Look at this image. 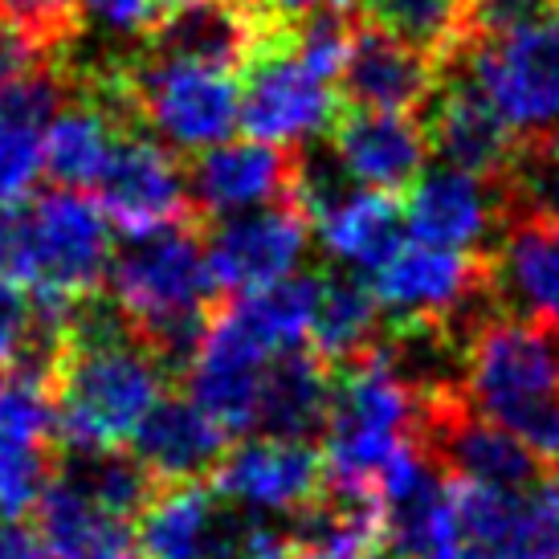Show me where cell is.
Wrapping results in <instances>:
<instances>
[{
    "instance_id": "6da1fadb",
    "label": "cell",
    "mask_w": 559,
    "mask_h": 559,
    "mask_svg": "<svg viewBox=\"0 0 559 559\" xmlns=\"http://www.w3.org/2000/svg\"><path fill=\"white\" fill-rule=\"evenodd\" d=\"M164 364L131 326L115 298L91 295L74 302L66 352L53 372V413L66 453L119 450L164 401Z\"/></svg>"
},
{
    "instance_id": "7a4b0ae2",
    "label": "cell",
    "mask_w": 559,
    "mask_h": 559,
    "mask_svg": "<svg viewBox=\"0 0 559 559\" xmlns=\"http://www.w3.org/2000/svg\"><path fill=\"white\" fill-rule=\"evenodd\" d=\"M110 298L131 326L168 364H188L213 319V265L209 241L176 221L152 234L127 237L110 262Z\"/></svg>"
},
{
    "instance_id": "3957f363",
    "label": "cell",
    "mask_w": 559,
    "mask_h": 559,
    "mask_svg": "<svg viewBox=\"0 0 559 559\" xmlns=\"http://www.w3.org/2000/svg\"><path fill=\"white\" fill-rule=\"evenodd\" d=\"M466 401L559 466V335L519 314H486L469 335Z\"/></svg>"
},
{
    "instance_id": "277c9868",
    "label": "cell",
    "mask_w": 559,
    "mask_h": 559,
    "mask_svg": "<svg viewBox=\"0 0 559 559\" xmlns=\"http://www.w3.org/2000/svg\"><path fill=\"white\" fill-rule=\"evenodd\" d=\"M103 204L79 188H53L16 204L0 234V270L33 295L82 302L110 278L115 241Z\"/></svg>"
},
{
    "instance_id": "5b68a950",
    "label": "cell",
    "mask_w": 559,
    "mask_h": 559,
    "mask_svg": "<svg viewBox=\"0 0 559 559\" xmlns=\"http://www.w3.org/2000/svg\"><path fill=\"white\" fill-rule=\"evenodd\" d=\"M131 115L180 152H209L241 127V82L234 70L147 53L131 66Z\"/></svg>"
},
{
    "instance_id": "8992f818",
    "label": "cell",
    "mask_w": 559,
    "mask_h": 559,
    "mask_svg": "<svg viewBox=\"0 0 559 559\" xmlns=\"http://www.w3.org/2000/svg\"><path fill=\"white\" fill-rule=\"evenodd\" d=\"M441 66L478 82L519 140H539L559 127V13L498 41L457 46Z\"/></svg>"
},
{
    "instance_id": "52a82bcc",
    "label": "cell",
    "mask_w": 559,
    "mask_h": 559,
    "mask_svg": "<svg viewBox=\"0 0 559 559\" xmlns=\"http://www.w3.org/2000/svg\"><path fill=\"white\" fill-rule=\"evenodd\" d=\"M372 290L392 323H466L478 326L498 311L490 258L413 241L372 274Z\"/></svg>"
},
{
    "instance_id": "ba28073f",
    "label": "cell",
    "mask_w": 559,
    "mask_h": 559,
    "mask_svg": "<svg viewBox=\"0 0 559 559\" xmlns=\"http://www.w3.org/2000/svg\"><path fill=\"white\" fill-rule=\"evenodd\" d=\"M340 123V94L290 46L286 25H270L241 82V127L265 143H314Z\"/></svg>"
},
{
    "instance_id": "9c48e42d",
    "label": "cell",
    "mask_w": 559,
    "mask_h": 559,
    "mask_svg": "<svg viewBox=\"0 0 559 559\" xmlns=\"http://www.w3.org/2000/svg\"><path fill=\"white\" fill-rule=\"evenodd\" d=\"M274 359L278 356L237 319L234 307H221L213 311L197 352L185 364L188 396L229 433L258 429L265 376Z\"/></svg>"
},
{
    "instance_id": "30bf717a",
    "label": "cell",
    "mask_w": 559,
    "mask_h": 559,
    "mask_svg": "<svg viewBox=\"0 0 559 559\" xmlns=\"http://www.w3.org/2000/svg\"><path fill=\"white\" fill-rule=\"evenodd\" d=\"M404 221L408 234L425 246L478 253L490 241H502L511 225V204L502 180L441 164L425 168L417 185L408 188Z\"/></svg>"
},
{
    "instance_id": "8fae6325",
    "label": "cell",
    "mask_w": 559,
    "mask_h": 559,
    "mask_svg": "<svg viewBox=\"0 0 559 559\" xmlns=\"http://www.w3.org/2000/svg\"><path fill=\"white\" fill-rule=\"evenodd\" d=\"M307 221L311 213L295 197L221 221L217 234L209 237V265H213L217 290L234 298L253 295L298 274V262L311 246Z\"/></svg>"
},
{
    "instance_id": "7c38bea8",
    "label": "cell",
    "mask_w": 559,
    "mask_h": 559,
    "mask_svg": "<svg viewBox=\"0 0 559 559\" xmlns=\"http://www.w3.org/2000/svg\"><path fill=\"white\" fill-rule=\"evenodd\" d=\"M326 462L311 441L258 433L225 453L213 474V490L246 514H282L311 507L323 495Z\"/></svg>"
},
{
    "instance_id": "4fadbf2b",
    "label": "cell",
    "mask_w": 559,
    "mask_h": 559,
    "mask_svg": "<svg viewBox=\"0 0 559 559\" xmlns=\"http://www.w3.org/2000/svg\"><path fill=\"white\" fill-rule=\"evenodd\" d=\"M188 201V171L176 164L168 143L135 131V123L127 127L98 180V204L107 209L115 229L135 237L176 225L185 221Z\"/></svg>"
},
{
    "instance_id": "5bb4252c",
    "label": "cell",
    "mask_w": 559,
    "mask_h": 559,
    "mask_svg": "<svg viewBox=\"0 0 559 559\" xmlns=\"http://www.w3.org/2000/svg\"><path fill=\"white\" fill-rule=\"evenodd\" d=\"M429 143L441 164L478 171V176H507L523 140L514 135L495 103L478 91V82L462 74L457 66H441L433 98H429Z\"/></svg>"
},
{
    "instance_id": "9a60e30c",
    "label": "cell",
    "mask_w": 559,
    "mask_h": 559,
    "mask_svg": "<svg viewBox=\"0 0 559 559\" xmlns=\"http://www.w3.org/2000/svg\"><path fill=\"white\" fill-rule=\"evenodd\" d=\"M192 204L209 217H241L265 204L295 197V159L278 152V143L265 140H225L209 152H197L188 168Z\"/></svg>"
},
{
    "instance_id": "2e32d148",
    "label": "cell",
    "mask_w": 559,
    "mask_h": 559,
    "mask_svg": "<svg viewBox=\"0 0 559 559\" xmlns=\"http://www.w3.org/2000/svg\"><path fill=\"white\" fill-rule=\"evenodd\" d=\"M437 82H441V62L433 53L417 49L396 33L359 21L356 41L347 49L340 86L347 103L368 110H404L417 115L429 107Z\"/></svg>"
},
{
    "instance_id": "e0dca14e",
    "label": "cell",
    "mask_w": 559,
    "mask_h": 559,
    "mask_svg": "<svg viewBox=\"0 0 559 559\" xmlns=\"http://www.w3.org/2000/svg\"><path fill=\"white\" fill-rule=\"evenodd\" d=\"M335 156L359 188L396 192L413 188L429 159V131L404 110H368L356 107L335 123Z\"/></svg>"
},
{
    "instance_id": "ac0fdd59",
    "label": "cell",
    "mask_w": 559,
    "mask_h": 559,
    "mask_svg": "<svg viewBox=\"0 0 559 559\" xmlns=\"http://www.w3.org/2000/svg\"><path fill=\"white\" fill-rule=\"evenodd\" d=\"M490 286L502 314L559 331V221H511L490 253Z\"/></svg>"
},
{
    "instance_id": "d6986e66",
    "label": "cell",
    "mask_w": 559,
    "mask_h": 559,
    "mask_svg": "<svg viewBox=\"0 0 559 559\" xmlns=\"http://www.w3.org/2000/svg\"><path fill=\"white\" fill-rule=\"evenodd\" d=\"M270 25L274 21H265L253 0H201L164 16L147 41V53L237 70L262 49Z\"/></svg>"
},
{
    "instance_id": "ffe728a7",
    "label": "cell",
    "mask_w": 559,
    "mask_h": 559,
    "mask_svg": "<svg viewBox=\"0 0 559 559\" xmlns=\"http://www.w3.org/2000/svg\"><path fill=\"white\" fill-rule=\"evenodd\" d=\"M135 457L164 486L213 478L225 462L229 429L204 413L192 396H164L135 433Z\"/></svg>"
},
{
    "instance_id": "44dd1931",
    "label": "cell",
    "mask_w": 559,
    "mask_h": 559,
    "mask_svg": "<svg viewBox=\"0 0 559 559\" xmlns=\"http://www.w3.org/2000/svg\"><path fill=\"white\" fill-rule=\"evenodd\" d=\"M319 241L326 258L340 262L347 274H376L404 249V204L392 201V192L376 188H347L340 201H331L314 217Z\"/></svg>"
},
{
    "instance_id": "7402d4cb",
    "label": "cell",
    "mask_w": 559,
    "mask_h": 559,
    "mask_svg": "<svg viewBox=\"0 0 559 559\" xmlns=\"http://www.w3.org/2000/svg\"><path fill=\"white\" fill-rule=\"evenodd\" d=\"M135 123L127 110L94 91H82L70 107L53 115L46 127V171L58 188H98L107 171L115 143Z\"/></svg>"
},
{
    "instance_id": "603a6c76",
    "label": "cell",
    "mask_w": 559,
    "mask_h": 559,
    "mask_svg": "<svg viewBox=\"0 0 559 559\" xmlns=\"http://www.w3.org/2000/svg\"><path fill=\"white\" fill-rule=\"evenodd\" d=\"M33 519V531L46 544L49 559H135L140 551V535L131 523L107 514L62 474L49 481Z\"/></svg>"
},
{
    "instance_id": "cb8c5ba5",
    "label": "cell",
    "mask_w": 559,
    "mask_h": 559,
    "mask_svg": "<svg viewBox=\"0 0 559 559\" xmlns=\"http://www.w3.org/2000/svg\"><path fill=\"white\" fill-rule=\"evenodd\" d=\"M331 392H335V372L326 359L307 356V352H286L270 364V376H265L258 433L295 437V441H311L314 433H326Z\"/></svg>"
},
{
    "instance_id": "d4e9b609",
    "label": "cell",
    "mask_w": 559,
    "mask_h": 559,
    "mask_svg": "<svg viewBox=\"0 0 559 559\" xmlns=\"http://www.w3.org/2000/svg\"><path fill=\"white\" fill-rule=\"evenodd\" d=\"M217 498V490L201 481L164 486L140 514V551L147 559H204L225 523Z\"/></svg>"
},
{
    "instance_id": "484cf974",
    "label": "cell",
    "mask_w": 559,
    "mask_h": 559,
    "mask_svg": "<svg viewBox=\"0 0 559 559\" xmlns=\"http://www.w3.org/2000/svg\"><path fill=\"white\" fill-rule=\"evenodd\" d=\"M380 314H384V307L368 282H359L356 274H326L311 326L314 356L326 359L331 368H343L352 359L368 356L384 340Z\"/></svg>"
},
{
    "instance_id": "4316f807",
    "label": "cell",
    "mask_w": 559,
    "mask_h": 559,
    "mask_svg": "<svg viewBox=\"0 0 559 559\" xmlns=\"http://www.w3.org/2000/svg\"><path fill=\"white\" fill-rule=\"evenodd\" d=\"M319 295H323V278L290 274L265 290L237 295L229 307L274 356H286V352H302V343H311Z\"/></svg>"
},
{
    "instance_id": "83f0119b",
    "label": "cell",
    "mask_w": 559,
    "mask_h": 559,
    "mask_svg": "<svg viewBox=\"0 0 559 559\" xmlns=\"http://www.w3.org/2000/svg\"><path fill=\"white\" fill-rule=\"evenodd\" d=\"M62 478L70 486H79L82 495L98 502L107 514L115 519H140L152 498L159 495V481L152 478V469L143 466L135 453L123 450H86V453H70L62 462Z\"/></svg>"
},
{
    "instance_id": "f1b7e54d",
    "label": "cell",
    "mask_w": 559,
    "mask_h": 559,
    "mask_svg": "<svg viewBox=\"0 0 559 559\" xmlns=\"http://www.w3.org/2000/svg\"><path fill=\"white\" fill-rule=\"evenodd\" d=\"M49 437H58L53 384L33 372H0V457L46 450Z\"/></svg>"
},
{
    "instance_id": "f546056e",
    "label": "cell",
    "mask_w": 559,
    "mask_h": 559,
    "mask_svg": "<svg viewBox=\"0 0 559 559\" xmlns=\"http://www.w3.org/2000/svg\"><path fill=\"white\" fill-rule=\"evenodd\" d=\"M46 171V131L0 115V204L29 201L37 176Z\"/></svg>"
},
{
    "instance_id": "4dcf8cb0",
    "label": "cell",
    "mask_w": 559,
    "mask_h": 559,
    "mask_svg": "<svg viewBox=\"0 0 559 559\" xmlns=\"http://www.w3.org/2000/svg\"><path fill=\"white\" fill-rule=\"evenodd\" d=\"M559 13V0H466L462 4V41L457 46H474V41H498L507 33H519Z\"/></svg>"
},
{
    "instance_id": "1f68e13d",
    "label": "cell",
    "mask_w": 559,
    "mask_h": 559,
    "mask_svg": "<svg viewBox=\"0 0 559 559\" xmlns=\"http://www.w3.org/2000/svg\"><path fill=\"white\" fill-rule=\"evenodd\" d=\"M164 4L159 0H79V29L94 33V37H115V41H135L159 29L164 21Z\"/></svg>"
},
{
    "instance_id": "d6a6232c",
    "label": "cell",
    "mask_w": 559,
    "mask_h": 559,
    "mask_svg": "<svg viewBox=\"0 0 559 559\" xmlns=\"http://www.w3.org/2000/svg\"><path fill=\"white\" fill-rule=\"evenodd\" d=\"M286 551V531L262 523V514H225L217 539L204 559H282Z\"/></svg>"
},
{
    "instance_id": "836d02e7",
    "label": "cell",
    "mask_w": 559,
    "mask_h": 559,
    "mask_svg": "<svg viewBox=\"0 0 559 559\" xmlns=\"http://www.w3.org/2000/svg\"><path fill=\"white\" fill-rule=\"evenodd\" d=\"M4 13L37 33L53 53L79 33V0H4Z\"/></svg>"
},
{
    "instance_id": "e575fe53",
    "label": "cell",
    "mask_w": 559,
    "mask_h": 559,
    "mask_svg": "<svg viewBox=\"0 0 559 559\" xmlns=\"http://www.w3.org/2000/svg\"><path fill=\"white\" fill-rule=\"evenodd\" d=\"M49 62H58V53L37 33L25 29L13 16H0V91Z\"/></svg>"
},
{
    "instance_id": "d590c367",
    "label": "cell",
    "mask_w": 559,
    "mask_h": 559,
    "mask_svg": "<svg viewBox=\"0 0 559 559\" xmlns=\"http://www.w3.org/2000/svg\"><path fill=\"white\" fill-rule=\"evenodd\" d=\"M258 13L274 25H295L302 16H314L323 9H335V4H352V0H253Z\"/></svg>"
},
{
    "instance_id": "8d00e7d4",
    "label": "cell",
    "mask_w": 559,
    "mask_h": 559,
    "mask_svg": "<svg viewBox=\"0 0 559 559\" xmlns=\"http://www.w3.org/2000/svg\"><path fill=\"white\" fill-rule=\"evenodd\" d=\"M0 559H49V551L37 539V531L9 523V527H0Z\"/></svg>"
},
{
    "instance_id": "74e56055",
    "label": "cell",
    "mask_w": 559,
    "mask_h": 559,
    "mask_svg": "<svg viewBox=\"0 0 559 559\" xmlns=\"http://www.w3.org/2000/svg\"><path fill=\"white\" fill-rule=\"evenodd\" d=\"M168 13H176V9H188V4H201V0H159Z\"/></svg>"
},
{
    "instance_id": "f35d334b",
    "label": "cell",
    "mask_w": 559,
    "mask_h": 559,
    "mask_svg": "<svg viewBox=\"0 0 559 559\" xmlns=\"http://www.w3.org/2000/svg\"><path fill=\"white\" fill-rule=\"evenodd\" d=\"M9 213H13V209H9V204H0V234H4V221H9Z\"/></svg>"
},
{
    "instance_id": "ab89813d",
    "label": "cell",
    "mask_w": 559,
    "mask_h": 559,
    "mask_svg": "<svg viewBox=\"0 0 559 559\" xmlns=\"http://www.w3.org/2000/svg\"><path fill=\"white\" fill-rule=\"evenodd\" d=\"M551 143H556V147H559V127H556V131H551Z\"/></svg>"
},
{
    "instance_id": "60d3db41",
    "label": "cell",
    "mask_w": 559,
    "mask_h": 559,
    "mask_svg": "<svg viewBox=\"0 0 559 559\" xmlns=\"http://www.w3.org/2000/svg\"><path fill=\"white\" fill-rule=\"evenodd\" d=\"M556 486H559V469H556Z\"/></svg>"
},
{
    "instance_id": "b9f144b4",
    "label": "cell",
    "mask_w": 559,
    "mask_h": 559,
    "mask_svg": "<svg viewBox=\"0 0 559 559\" xmlns=\"http://www.w3.org/2000/svg\"><path fill=\"white\" fill-rule=\"evenodd\" d=\"M0 9H4V0H0Z\"/></svg>"
}]
</instances>
